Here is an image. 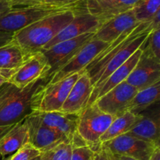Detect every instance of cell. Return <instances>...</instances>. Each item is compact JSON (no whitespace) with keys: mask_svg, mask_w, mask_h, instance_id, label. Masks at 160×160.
I'll use <instances>...</instances> for the list:
<instances>
[{"mask_svg":"<svg viewBox=\"0 0 160 160\" xmlns=\"http://www.w3.org/2000/svg\"><path fill=\"white\" fill-rule=\"evenodd\" d=\"M29 56L12 39L10 42L0 47V68L16 70Z\"/></svg>","mask_w":160,"mask_h":160,"instance_id":"24","label":"cell"},{"mask_svg":"<svg viewBox=\"0 0 160 160\" xmlns=\"http://www.w3.org/2000/svg\"><path fill=\"white\" fill-rule=\"evenodd\" d=\"M41 154V152L30 143L27 142L15 153L11 155L10 160H34Z\"/></svg>","mask_w":160,"mask_h":160,"instance_id":"28","label":"cell"},{"mask_svg":"<svg viewBox=\"0 0 160 160\" xmlns=\"http://www.w3.org/2000/svg\"><path fill=\"white\" fill-rule=\"evenodd\" d=\"M138 0H84V9L100 23L126 12L134 8Z\"/></svg>","mask_w":160,"mask_h":160,"instance_id":"15","label":"cell"},{"mask_svg":"<svg viewBox=\"0 0 160 160\" xmlns=\"http://www.w3.org/2000/svg\"><path fill=\"white\" fill-rule=\"evenodd\" d=\"M36 113L42 123L51 128L64 138L66 142L71 143L78 135V115L63 113L61 112H34Z\"/></svg>","mask_w":160,"mask_h":160,"instance_id":"16","label":"cell"},{"mask_svg":"<svg viewBox=\"0 0 160 160\" xmlns=\"http://www.w3.org/2000/svg\"><path fill=\"white\" fill-rule=\"evenodd\" d=\"M159 96L160 81L149 87L138 91L128 105V111H131L135 114L142 113L150 106L159 102Z\"/></svg>","mask_w":160,"mask_h":160,"instance_id":"23","label":"cell"},{"mask_svg":"<svg viewBox=\"0 0 160 160\" xmlns=\"http://www.w3.org/2000/svg\"><path fill=\"white\" fill-rule=\"evenodd\" d=\"M114 118L100 110L95 103H92L78 114L77 132L86 145L95 151L102 145L100 138Z\"/></svg>","mask_w":160,"mask_h":160,"instance_id":"4","label":"cell"},{"mask_svg":"<svg viewBox=\"0 0 160 160\" xmlns=\"http://www.w3.org/2000/svg\"><path fill=\"white\" fill-rule=\"evenodd\" d=\"M50 80L51 77L43 75L24 88L9 82L0 87V130L12 127L32 113L34 95Z\"/></svg>","mask_w":160,"mask_h":160,"instance_id":"1","label":"cell"},{"mask_svg":"<svg viewBox=\"0 0 160 160\" xmlns=\"http://www.w3.org/2000/svg\"><path fill=\"white\" fill-rule=\"evenodd\" d=\"M50 67L42 51L30 54L20 66L7 82L19 88H24L43 75L47 76ZM48 77V76H47Z\"/></svg>","mask_w":160,"mask_h":160,"instance_id":"10","label":"cell"},{"mask_svg":"<svg viewBox=\"0 0 160 160\" xmlns=\"http://www.w3.org/2000/svg\"><path fill=\"white\" fill-rule=\"evenodd\" d=\"M112 160H137L133 159V158L128 157V156H120V155L113 154V153H112Z\"/></svg>","mask_w":160,"mask_h":160,"instance_id":"36","label":"cell"},{"mask_svg":"<svg viewBox=\"0 0 160 160\" xmlns=\"http://www.w3.org/2000/svg\"><path fill=\"white\" fill-rule=\"evenodd\" d=\"M10 9L12 6L8 0H0V14L7 12Z\"/></svg>","mask_w":160,"mask_h":160,"instance_id":"34","label":"cell"},{"mask_svg":"<svg viewBox=\"0 0 160 160\" xmlns=\"http://www.w3.org/2000/svg\"><path fill=\"white\" fill-rule=\"evenodd\" d=\"M102 145L113 154L128 156L137 160H150L156 148L154 144L145 142L130 135L122 134L104 142Z\"/></svg>","mask_w":160,"mask_h":160,"instance_id":"8","label":"cell"},{"mask_svg":"<svg viewBox=\"0 0 160 160\" xmlns=\"http://www.w3.org/2000/svg\"><path fill=\"white\" fill-rule=\"evenodd\" d=\"M84 0H41L40 4L53 5V6H74L81 4Z\"/></svg>","mask_w":160,"mask_h":160,"instance_id":"31","label":"cell"},{"mask_svg":"<svg viewBox=\"0 0 160 160\" xmlns=\"http://www.w3.org/2000/svg\"><path fill=\"white\" fill-rule=\"evenodd\" d=\"M101 26L99 20L85 11V9L79 11L75 14L73 20L47 45H45L41 51L47 50L56 44L63 41L70 40L88 33H95Z\"/></svg>","mask_w":160,"mask_h":160,"instance_id":"12","label":"cell"},{"mask_svg":"<svg viewBox=\"0 0 160 160\" xmlns=\"http://www.w3.org/2000/svg\"><path fill=\"white\" fill-rule=\"evenodd\" d=\"M93 160H112V152L102 143V145L94 151Z\"/></svg>","mask_w":160,"mask_h":160,"instance_id":"30","label":"cell"},{"mask_svg":"<svg viewBox=\"0 0 160 160\" xmlns=\"http://www.w3.org/2000/svg\"><path fill=\"white\" fill-rule=\"evenodd\" d=\"M84 2L74 6L38 4L12 8L0 14V31L15 33L49 16L84 7Z\"/></svg>","mask_w":160,"mask_h":160,"instance_id":"3","label":"cell"},{"mask_svg":"<svg viewBox=\"0 0 160 160\" xmlns=\"http://www.w3.org/2000/svg\"><path fill=\"white\" fill-rule=\"evenodd\" d=\"M138 23L134 12L131 9L102 23L94 38L103 42L111 43Z\"/></svg>","mask_w":160,"mask_h":160,"instance_id":"17","label":"cell"},{"mask_svg":"<svg viewBox=\"0 0 160 160\" xmlns=\"http://www.w3.org/2000/svg\"><path fill=\"white\" fill-rule=\"evenodd\" d=\"M27 142L28 125L24 120L13 125L0 138V156L3 159L6 156H11Z\"/></svg>","mask_w":160,"mask_h":160,"instance_id":"21","label":"cell"},{"mask_svg":"<svg viewBox=\"0 0 160 160\" xmlns=\"http://www.w3.org/2000/svg\"><path fill=\"white\" fill-rule=\"evenodd\" d=\"M93 89L88 74L84 70L81 71L64 102L60 112L72 115L81 113L88 105Z\"/></svg>","mask_w":160,"mask_h":160,"instance_id":"14","label":"cell"},{"mask_svg":"<svg viewBox=\"0 0 160 160\" xmlns=\"http://www.w3.org/2000/svg\"><path fill=\"white\" fill-rule=\"evenodd\" d=\"M94 151L87 145L72 146L70 160H93Z\"/></svg>","mask_w":160,"mask_h":160,"instance_id":"29","label":"cell"},{"mask_svg":"<svg viewBox=\"0 0 160 160\" xmlns=\"http://www.w3.org/2000/svg\"><path fill=\"white\" fill-rule=\"evenodd\" d=\"M41 0H15L11 3L12 8L22 7V6H34V5L40 4Z\"/></svg>","mask_w":160,"mask_h":160,"instance_id":"32","label":"cell"},{"mask_svg":"<svg viewBox=\"0 0 160 160\" xmlns=\"http://www.w3.org/2000/svg\"><path fill=\"white\" fill-rule=\"evenodd\" d=\"M80 73L42 86L34 97L32 112H60L72 87L79 78Z\"/></svg>","mask_w":160,"mask_h":160,"instance_id":"5","label":"cell"},{"mask_svg":"<svg viewBox=\"0 0 160 160\" xmlns=\"http://www.w3.org/2000/svg\"><path fill=\"white\" fill-rule=\"evenodd\" d=\"M11 128H12V127H10V128H6V129H2V130H0V138H1L2 137V136L4 135V134H6V133L7 132V131H9V130Z\"/></svg>","mask_w":160,"mask_h":160,"instance_id":"38","label":"cell"},{"mask_svg":"<svg viewBox=\"0 0 160 160\" xmlns=\"http://www.w3.org/2000/svg\"><path fill=\"white\" fill-rule=\"evenodd\" d=\"M14 33L0 31V47L9 43L13 39Z\"/></svg>","mask_w":160,"mask_h":160,"instance_id":"33","label":"cell"},{"mask_svg":"<svg viewBox=\"0 0 160 160\" xmlns=\"http://www.w3.org/2000/svg\"><path fill=\"white\" fill-rule=\"evenodd\" d=\"M95 34V33L84 34L75 38L59 42L48 49L42 51L50 67L47 76L52 77L55 72L63 67L82 48L85 44L93 38Z\"/></svg>","mask_w":160,"mask_h":160,"instance_id":"6","label":"cell"},{"mask_svg":"<svg viewBox=\"0 0 160 160\" xmlns=\"http://www.w3.org/2000/svg\"><path fill=\"white\" fill-rule=\"evenodd\" d=\"M25 121L28 125V142L41 152L60 142H67L56 131L45 126L36 113L30 114Z\"/></svg>","mask_w":160,"mask_h":160,"instance_id":"13","label":"cell"},{"mask_svg":"<svg viewBox=\"0 0 160 160\" xmlns=\"http://www.w3.org/2000/svg\"><path fill=\"white\" fill-rule=\"evenodd\" d=\"M8 1L9 2V3H10V5H11V3H12L13 1H15V0H8Z\"/></svg>","mask_w":160,"mask_h":160,"instance_id":"40","label":"cell"},{"mask_svg":"<svg viewBox=\"0 0 160 160\" xmlns=\"http://www.w3.org/2000/svg\"><path fill=\"white\" fill-rule=\"evenodd\" d=\"M142 47L139 49H138L121 67H120L115 71L112 72L98 88L93 89V92L91 95L88 106L94 103L95 100H97L98 98L107 93L111 89L115 88L120 83L126 81L128 77L129 76L131 72L132 71V70L140 59V56L142 52Z\"/></svg>","mask_w":160,"mask_h":160,"instance_id":"19","label":"cell"},{"mask_svg":"<svg viewBox=\"0 0 160 160\" xmlns=\"http://www.w3.org/2000/svg\"><path fill=\"white\" fill-rule=\"evenodd\" d=\"M138 91L160 81V60L142 51L138 62L126 79Z\"/></svg>","mask_w":160,"mask_h":160,"instance_id":"11","label":"cell"},{"mask_svg":"<svg viewBox=\"0 0 160 160\" xmlns=\"http://www.w3.org/2000/svg\"><path fill=\"white\" fill-rule=\"evenodd\" d=\"M151 31H152V30H148L146 32L143 33L138 37L131 41L107 62V64L103 67L102 70L99 72V73L95 78L93 82L94 88H98L112 72H114L117 69L121 67L138 49H139L144 45L145 40L148 38V34L151 32Z\"/></svg>","mask_w":160,"mask_h":160,"instance_id":"18","label":"cell"},{"mask_svg":"<svg viewBox=\"0 0 160 160\" xmlns=\"http://www.w3.org/2000/svg\"><path fill=\"white\" fill-rule=\"evenodd\" d=\"M15 70H6V69L0 68V77L6 78L8 81V80L9 79V78L12 75V73H14Z\"/></svg>","mask_w":160,"mask_h":160,"instance_id":"35","label":"cell"},{"mask_svg":"<svg viewBox=\"0 0 160 160\" xmlns=\"http://www.w3.org/2000/svg\"><path fill=\"white\" fill-rule=\"evenodd\" d=\"M7 81H8L7 79H6V78L0 77V87H2V86L3 84H5V83L7 82Z\"/></svg>","mask_w":160,"mask_h":160,"instance_id":"39","label":"cell"},{"mask_svg":"<svg viewBox=\"0 0 160 160\" xmlns=\"http://www.w3.org/2000/svg\"><path fill=\"white\" fill-rule=\"evenodd\" d=\"M137 92L135 88L123 81L95 100L94 103L102 112L117 117L128 111V105Z\"/></svg>","mask_w":160,"mask_h":160,"instance_id":"9","label":"cell"},{"mask_svg":"<svg viewBox=\"0 0 160 160\" xmlns=\"http://www.w3.org/2000/svg\"><path fill=\"white\" fill-rule=\"evenodd\" d=\"M142 118L127 134L159 147V112L141 113Z\"/></svg>","mask_w":160,"mask_h":160,"instance_id":"20","label":"cell"},{"mask_svg":"<svg viewBox=\"0 0 160 160\" xmlns=\"http://www.w3.org/2000/svg\"><path fill=\"white\" fill-rule=\"evenodd\" d=\"M72 144L60 142L58 145L42 152L40 156L34 160H70Z\"/></svg>","mask_w":160,"mask_h":160,"instance_id":"26","label":"cell"},{"mask_svg":"<svg viewBox=\"0 0 160 160\" xmlns=\"http://www.w3.org/2000/svg\"><path fill=\"white\" fill-rule=\"evenodd\" d=\"M132 10L138 23L148 22L160 11V0H138Z\"/></svg>","mask_w":160,"mask_h":160,"instance_id":"25","label":"cell"},{"mask_svg":"<svg viewBox=\"0 0 160 160\" xmlns=\"http://www.w3.org/2000/svg\"><path fill=\"white\" fill-rule=\"evenodd\" d=\"M142 118V114H135L127 111L120 116L115 117L109 125L107 131L100 138V142L104 143L108 141L129 132L133 127Z\"/></svg>","mask_w":160,"mask_h":160,"instance_id":"22","label":"cell"},{"mask_svg":"<svg viewBox=\"0 0 160 160\" xmlns=\"http://www.w3.org/2000/svg\"><path fill=\"white\" fill-rule=\"evenodd\" d=\"M142 51L160 60V28L151 31L142 47Z\"/></svg>","mask_w":160,"mask_h":160,"instance_id":"27","label":"cell"},{"mask_svg":"<svg viewBox=\"0 0 160 160\" xmlns=\"http://www.w3.org/2000/svg\"><path fill=\"white\" fill-rule=\"evenodd\" d=\"M150 160H160V148H156Z\"/></svg>","mask_w":160,"mask_h":160,"instance_id":"37","label":"cell"},{"mask_svg":"<svg viewBox=\"0 0 160 160\" xmlns=\"http://www.w3.org/2000/svg\"><path fill=\"white\" fill-rule=\"evenodd\" d=\"M84 9V6L76 10L67 11L45 17L14 33L13 40L27 54L41 51L73 20L77 12Z\"/></svg>","mask_w":160,"mask_h":160,"instance_id":"2","label":"cell"},{"mask_svg":"<svg viewBox=\"0 0 160 160\" xmlns=\"http://www.w3.org/2000/svg\"><path fill=\"white\" fill-rule=\"evenodd\" d=\"M109 43L93 38L82 47L81 50L59 70L55 72L48 83H53L74 73L83 71L87 66L105 49Z\"/></svg>","mask_w":160,"mask_h":160,"instance_id":"7","label":"cell"}]
</instances>
